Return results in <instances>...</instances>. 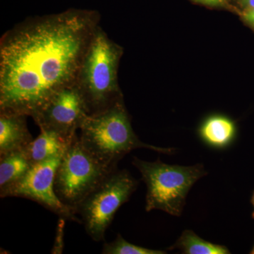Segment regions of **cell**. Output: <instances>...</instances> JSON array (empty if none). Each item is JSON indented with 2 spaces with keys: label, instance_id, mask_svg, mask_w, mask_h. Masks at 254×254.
<instances>
[{
  "label": "cell",
  "instance_id": "8992f818",
  "mask_svg": "<svg viewBox=\"0 0 254 254\" xmlns=\"http://www.w3.org/2000/svg\"><path fill=\"white\" fill-rule=\"evenodd\" d=\"M138 181L127 170H113L76 210L88 235L95 242L104 240L119 208L129 199Z\"/></svg>",
  "mask_w": 254,
  "mask_h": 254
},
{
  "label": "cell",
  "instance_id": "6da1fadb",
  "mask_svg": "<svg viewBox=\"0 0 254 254\" xmlns=\"http://www.w3.org/2000/svg\"><path fill=\"white\" fill-rule=\"evenodd\" d=\"M99 15L68 10L16 25L0 42V113L32 118L76 83Z\"/></svg>",
  "mask_w": 254,
  "mask_h": 254
},
{
  "label": "cell",
  "instance_id": "52a82bcc",
  "mask_svg": "<svg viewBox=\"0 0 254 254\" xmlns=\"http://www.w3.org/2000/svg\"><path fill=\"white\" fill-rule=\"evenodd\" d=\"M64 153L34 164L20 181L0 193L1 198H28L46 207L60 218L81 223L76 214L64 204L55 190V175Z\"/></svg>",
  "mask_w": 254,
  "mask_h": 254
},
{
  "label": "cell",
  "instance_id": "30bf717a",
  "mask_svg": "<svg viewBox=\"0 0 254 254\" xmlns=\"http://www.w3.org/2000/svg\"><path fill=\"white\" fill-rule=\"evenodd\" d=\"M73 140L68 139L52 130L41 128V134L23 150L30 162L34 165L64 153Z\"/></svg>",
  "mask_w": 254,
  "mask_h": 254
},
{
  "label": "cell",
  "instance_id": "44dd1931",
  "mask_svg": "<svg viewBox=\"0 0 254 254\" xmlns=\"http://www.w3.org/2000/svg\"><path fill=\"white\" fill-rule=\"evenodd\" d=\"M221 1H222V2H225V1H226V0H221Z\"/></svg>",
  "mask_w": 254,
  "mask_h": 254
},
{
  "label": "cell",
  "instance_id": "e0dca14e",
  "mask_svg": "<svg viewBox=\"0 0 254 254\" xmlns=\"http://www.w3.org/2000/svg\"><path fill=\"white\" fill-rule=\"evenodd\" d=\"M193 1L200 4L210 5V6H219L223 4L221 0H193Z\"/></svg>",
  "mask_w": 254,
  "mask_h": 254
},
{
  "label": "cell",
  "instance_id": "9c48e42d",
  "mask_svg": "<svg viewBox=\"0 0 254 254\" xmlns=\"http://www.w3.org/2000/svg\"><path fill=\"white\" fill-rule=\"evenodd\" d=\"M27 117L13 112L0 113V156L22 150L33 141L28 129Z\"/></svg>",
  "mask_w": 254,
  "mask_h": 254
},
{
  "label": "cell",
  "instance_id": "9a60e30c",
  "mask_svg": "<svg viewBox=\"0 0 254 254\" xmlns=\"http://www.w3.org/2000/svg\"><path fill=\"white\" fill-rule=\"evenodd\" d=\"M65 220L66 219L60 218L59 222H58L54 247H53V250H52V253L53 254H62V252H63L64 247V228L65 226Z\"/></svg>",
  "mask_w": 254,
  "mask_h": 254
},
{
  "label": "cell",
  "instance_id": "3957f363",
  "mask_svg": "<svg viewBox=\"0 0 254 254\" xmlns=\"http://www.w3.org/2000/svg\"><path fill=\"white\" fill-rule=\"evenodd\" d=\"M123 49L98 26L82 62L76 85L89 115L108 109L123 98L118 84V67Z\"/></svg>",
  "mask_w": 254,
  "mask_h": 254
},
{
  "label": "cell",
  "instance_id": "7a4b0ae2",
  "mask_svg": "<svg viewBox=\"0 0 254 254\" xmlns=\"http://www.w3.org/2000/svg\"><path fill=\"white\" fill-rule=\"evenodd\" d=\"M82 144L107 166L117 168L118 163L132 150L147 148L172 155L175 149L143 143L132 128L129 115L121 98L104 111L88 115L79 128Z\"/></svg>",
  "mask_w": 254,
  "mask_h": 254
},
{
  "label": "cell",
  "instance_id": "277c9868",
  "mask_svg": "<svg viewBox=\"0 0 254 254\" xmlns=\"http://www.w3.org/2000/svg\"><path fill=\"white\" fill-rule=\"evenodd\" d=\"M132 164L139 170L146 185L145 211L160 210L175 217L183 213L192 186L208 174L201 164L180 166L164 163L160 159L147 162L136 157Z\"/></svg>",
  "mask_w": 254,
  "mask_h": 254
},
{
  "label": "cell",
  "instance_id": "5bb4252c",
  "mask_svg": "<svg viewBox=\"0 0 254 254\" xmlns=\"http://www.w3.org/2000/svg\"><path fill=\"white\" fill-rule=\"evenodd\" d=\"M165 251L150 250L127 242L120 234L113 242L103 245L104 254H165Z\"/></svg>",
  "mask_w": 254,
  "mask_h": 254
},
{
  "label": "cell",
  "instance_id": "ac0fdd59",
  "mask_svg": "<svg viewBox=\"0 0 254 254\" xmlns=\"http://www.w3.org/2000/svg\"><path fill=\"white\" fill-rule=\"evenodd\" d=\"M241 5L245 9L254 8V0H240Z\"/></svg>",
  "mask_w": 254,
  "mask_h": 254
},
{
  "label": "cell",
  "instance_id": "8fae6325",
  "mask_svg": "<svg viewBox=\"0 0 254 254\" xmlns=\"http://www.w3.org/2000/svg\"><path fill=\"white\" fill-rule=\"evenodd\" d=\"M237 128L235 123L226 117L215 115L202 124L199 135L205 144L215 149H225L235 141Z\"/></svg>",
  "mask_w": 254,
  "mask_h": 254
},
{
  "label": "cell",
  "instance_id": "4fadbf2b",
  "mask_svg": "<svg viewBox=\"0 0 254 254\" xmlns=\"http://www.w3.org/2000/svg\"><path fill=\"white\" fill-rule=\"evenodd\" d=\"M168 251L180 250L185 254H229L227 247L203 240L192 230H186Z\"/></svg>",
  "mask_w": 254,
  "mask_h": 254
},
{
  "label": "cell",
  "instance_id": "7c38bea8",
  "mask_svg": "<svg viewBox=\"0 0 254 254\" xmlns=\"http://www.w3.org/2000/svg\"><path fill=\"white\" fill-rule=\"evenodd\" d=\"M33 165L23 150L0 156V193L20 181Z\"/></svg>",
  "mask_w": 254,
  "mask_h": 254
},
{
  "label": "cell",
  "instance_id": "5b68a950",
  "mask_svg": "<svg viewBox=\"0 0 254 254\" xmlns=\"http://www.w3.org/2000/svg\"><path fill=\"white\" fill-rule=\"evenodd\" d=\"M83 146L78 135L64 152L55 180L60 200L76 213L78 205L113 170Z\"/></svg>",
  "mask_w": 254,
  "mask_h": 254
},
{
  "label": "cell",
  "instance_id": "ba28073f",
  "mask_svg": "<svg viewBox=\"0 0 254 254\" xmlns=\"http://www.w3.org/2000/svg\"><path fill=\"white\" fill-rule=\"evenodd\" d=\"M88 115L86 101L75 83L57 92L33 118L40 128L73 140Z\"/></svg>",
  "mask_w": 254,
  "mask_h": 254
},
{
  "label": "cell",
  "instance_id": "d6986e66",
  "mask_svg": "<svg viewBox=\"0 0 254 254\" xmlns=\"http://www.w3.org/2000/svg\"><path fill=\"white\" fill-rule=\"evenodd\" d=\"M251 203H252V204L254 207V211L253 213H252V218H253L254 220V190L253 192V194H252V198H251Z\"/></svg>",
  "mask_w": 254,
  "mask_h": 254
},
{
  "label": "cell",
  "instance_id": "2e32d148",
  "mask_svg": "<svg viewBox=\"0 0 254 254\" xmlns=\"http://www.w3.org/2000/svg\"><path fill=\"white\" fill-rule=\"evenodd\" d=\"M244 19L254 28V8L245 9L243 14Z\"/></svg>",
  "mask_w": 254,
  "mask_h": 254
},
{
  "label": "cell",
  "instance_id": "ffe728a7",
  "mask_svg": "<svg viewBox=\"0 0 254 254\" xmlns=\"http://www.w3.org/2000/svg\"><path fill=\"white\" fill-rule=\"evenodd\" d=\"M251 254H254V245L253 247V248H252V250H251L250 253Z\"/></svg>",
  "mask_w": 254,
  "mask_h": 254
}]
</instances>
